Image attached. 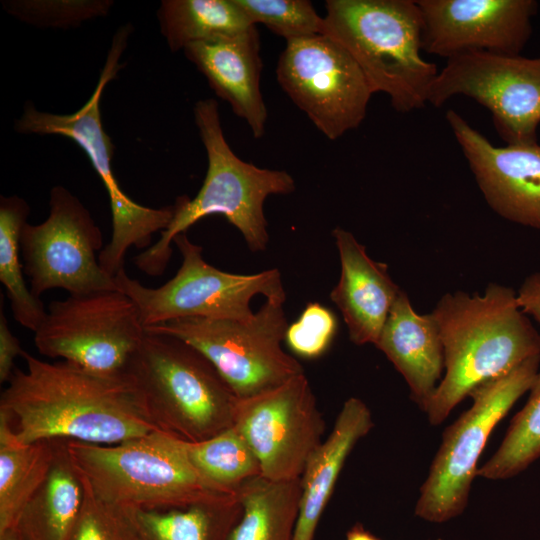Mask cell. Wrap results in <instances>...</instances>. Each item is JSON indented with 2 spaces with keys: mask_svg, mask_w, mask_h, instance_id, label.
Segmentation results:
<instances>
[{
  "mask_svg": "<svg viewBox=\"0 0 540 540\" xmlns=\"http://www.w3.org/2000/svg\"><path fill=\"white\" fill-rule=\"evenodd\" d=\"M1 393L0 415L15 441H79L113 445L159 430L128 372L97 374L66 361L50 363L28 352Z\"/></svg>",
  "mask_w": 540,
  "mask_h": 540,
  "instance_id": "6da1fadb",
  "label": "cell"
},
{
  "mask_svg": "<svg viewBox=\"0 0 540 540\" xmlns=\"http://www.w3.org/2000/svg\"><path fill=\"white\" fill-rule=\"evenodd\" d=\"M444 349V377L425 412L441 424L478 386L540 356V334L510 287L490 283L482 295L444 294L431 312Z\"/></svg>",
  "mask_w": 540,
  "mask_h": 540,
  "instance_id": "7a4b0ae2",
  "label": "cell"
},
{
  "mask_svg": "<svg viewBox=\"0 0 540 540\" xmlns=\"http://www.w3.org/2000/svg\"><path fill=\"white\" fill-rule=\"evenodd\" d=\"M194 120L207 154L206 176L194 198L177 197L178 210L170 225L160 232L155 244L135 256L136 266L150 276L165 271L173 239L209 215H223L241 232L252 252L264 251L269 242L266 198L287 195L296 188L287 171L259 168L235 155L224 137L215 99L197 101Z\"/></svg>",
  "mask_w": 540,
  "mask_h": 540,
  "instance_id": "3957f363",
  "label": "cell"
},
{
  "mask_svg": "<svg viewBox=\"0 0 540 540\" xmlns=\"http://www.w3.org/2000/svg\"><path fill=\"white\" fill-rule=\"evenodd\" d=\"M325 9V35L353 57L372 93L401 113L425 107L439 71L421 56L416 0H327Z\"/></svg>",
  "mask_w": 540,
  "mask_h": 540,
  "instance_id": "277c9868",
  "label": "cell"
},
{
  "mask_svg": "<svg viewBox=\"0 0 540 540\" xmlns=\"http://www.w3.org/2000/svg\"><path fill=\"white\" fill-rule=\"evenodd\" d=\"M65 445L81 481L99 499L116 506L168 509L227 494L195 470L185 440L162 430L113 445Z\"/></svg>",
  "mask_w": 540,
  "mask_h": 540,
  "instance_id": "5b68a950",
  "label": "cell"
},
{
  "mask_svg": "<svg viewBox=\"0 0 540 540\" xmlns=\"http://www.w3.org/2000/svg\"><path fill=\"white\" fill-rule=\"evenodd\" d=\"M126 372L159 430L198 442L233 426L238 397L210 361L184 341L146 332Z\"/></svg>",
  "mask_w": 540,
  "mask_h": 540,
  "instance_id": "8992f818",
  "label": "cell"
},
{
  "mask_svg": "<svg viewBox=\"0 0 540 540\" xmlns=\"http://www.w3.org/2000/svg\"><path fill=\"white\" fill-rule=\"evenodd\" d=\"M131 31L132 27L125 25L114 35L95 90L79 110L71 114H54L27 103L14 125L15 130L22 134L70 138L86 153L109 197L112 237L98 254V260L102 269L112 277L123 269L128 249L132 246L149 248L153 234L167 229L178 210L176 201L157 209L136 203L121 189L112 170L114 146L103 127L100 102L105 87L123 67L119 60Z\"/></svg>",
  "mask_w": 540,
  "mask_h": 540,
  "instance_id": "52a82bcc",
  "label": "cell"
},
{
  "mask_svg": "<svg viewBox=\"0 0 540 540\" xmlns=\"http://www.w3.org/2000/svg\"><path fill=\"white\" fill-rule=\"evenodd\" d=\"M284 303L266 299L246 321L187 317L152 325L145 331L175 337L194 347L242 399L304 373L299 361L282 347L289 325Z\"/></svg>",
  "mask_w": 540,
  "mask_h": 540,
  "instance_id": "ba28073f",
  "label": "cell"
},
{
  "mask_svg": "<svg viewBox=\"0 0 540 540\" xmlns=\"http://www.w3.org/2000/svg\"><path fill=\"white\" fill-rule=\"evenodd\" d=\"M182 256L176 275L157 288L146 287L121 269L114 281L118 290L136 304L143 326L170 320L201 317L246 321L253 317L250 301L262 294L266 299L286 301L278 269L256 274H235L208 264L202 247L181 233L173 239Z\"/></svg>",
  "mask_w": 540,
  "mask_h": 540,
  "instance_id": "9c48e42d",
  "label": "cell"
},
{
  "mask_svg": "<svg viewBox=\"0 0 540 540\" xmlns=\"http://www.w3.org/2000/svg\"><path fill=\"white\" fill-rule=\"evenodd\" d=\"M540 356L476 387L471 408L446 428L415 506V515L442 523L463 512L477 476V463L492 430L531 388Z\"/></svg>",
  "mask_w": 540,
  "mask_h": 540,
  "instance_id": "30bf717a",
  "label": "cell"
},
{
  "mask_svg": "<svg viewBox=\"0 0 540 540\" xmlns=\"http://www.w3.org/2000/svg\"><path fill=\"white\" fill-rule=\"evenodd\" d=\"M145 334L134 301L118 289L103 290L50 302L34 344L43 356L114 375L126 371Z\"/></svg>",
  "mask_w": 540,
  "mask_h": 540,
  "instance_id": "8fae6325",
  "label": "cell"
},
{
  "mask_svg": "<svg viewBox=\"0 0 540 540\" xmlns=\"http://www.w3.org/2000/svg\"><path fill=\"white\" fill-rule=\"evenodd\" d=\"M276 78L329 140L359 127L373 94L353 57L328 35L287 40Z\"/></svg>",
  "mask_w": 540,
  "mask_h": 540,
  "instance_id": "7c38bea8",
  "label": "cell"
},
{
  "mask_svg": "<svg viewBox=\"0 0 540 540\" xmlns=\"http://www.w3.org/2000/svg\"><path fill=\"white\" fill-rule=\"evenodd\" d=\"M49 215L40 224L24 225L20 249L31 292L61 288L69 294L117 289L114 277L100 266V228L88 209L65 187L50 190Z\"/></svg>",
  "mask_w": 540,
  "mask_h": 540,
  "instance_id": "4fadbf2b",
  "label": "cell"
},
{
  "mask_svg": "<svg viewBox=\"0 0 540 540\" xmlns=\"http://www.w3.org/2000/svg\"><path fill=\"white\" fill-rule=\"evenodd\" d=\"M456 95L486 107L507 145L537 143L540 58L482 51L451 57L438 72L427 102L440 107Z\"/></svg>",
  "mask_w": 540,
  "mask_h": 540,
  "instance_id": "5bb4252c",
  "label": "cell"
},
{
  "mask_svg": "<svg viewBox=\"0 0 540 540\" xmlns=\"http://www.w3.org/2000/svg\"><path fill=\"white\" fill-rule=\"evenodd\" d=\"M233 426L254 452L261 476L276 482L301 478L325 431L305 373L264 392L238 398Z\"/></svg>",
  "mask_w": 540,
  "mask_h": 540,
  "instance_id": "9a60e30c",
  "label": "cell"
},
{
  "mask_svg": "<svg viewBox=\"0 0 540 540\" xmlns=\"http://www.w3.org/2000/svg\"><path fill=\"white\" fill-rule=\"evenodd\" d=\"M423 50L447 59L474 51L518 56L531 34L534 0H416Z\"/></svg>",
  "mask_w": 540,
  "mask_h": 540,
  "instance_id": "2e32d148",
  "label": "cell"
},
{
  "mask_svg": "<svg viewBox=\"0 0 540 540\" xmlns=\"http://www.w3.org/2000/svg\"><path fill=\"white\" fill-rule=\"evenodd\" d=\"M446 120L492 210L540 230V145L496 147L456 111L448 110Z\"/></svg>",
  "mask_w": 540,
  "mask_h": 540,
  "instance_id": "e0dca14e",
  "label": "cell"
},
{
  "mask_svg": "<svg viewBox=\"0 0 540 540\" xmlns=\"http://www.w3.org/2000/svg\"><path fill=\"white\" fill-rule=\"evenodd\" d=\"M183 52L215 94L248 124L253 137L261 138L268 113L260 89L263 64L256 26L234 37L190 44Z\"/></svg>",
  "mask_w": 540,
  "mask_h": 540,
  "instance_id": "ac0fdd59",
  "label": "cell"
},
{
  "mask_svg": "<svg viewBox=\"0 0 540 540\" xmlns=\"http://www.w3.org/2000/svg\"><path fill=\"white\" fill-rule=\"evenodd\" d=\"M332 235L340 278L330 298L342 313L350 340L356 345H375L401 289L387 265L370 258L351 232L336 227Z\"/></svg>",
  "mask_w": 540,
  "mask_h": 540,
  "instance_id": "d6986e66",
  "label": "cell"
},
{
  "mask_svg": "<svg viewBox=\"0 0 540 540\" xmlns=\"http://www.w3.org/2000/svg\"><path fill=\"white\" fill-rule=\"evenodd\" d=\"M375 346L400 372L413 400L425 411L444 368L443 344L432 313H417L401 290Z\"/></svg>",
  "mask_w": 540,
  "mask_h": 540,
  "instance_id": "ffe728a7",
  "label": "cell"
},
{
  "mask_svg": "<svg viewBox=\"0 0 540 540\" xmlns=\"http://www.w3.org/2000/svg\"><path fill=\"white\" fill-rule=\"evenodd\" d=\"M372 427L367 405L358 398H348L331 432L312 453L300 478L301 496L293 540H313L346 459Z\"/></svg>",
  "mask_w": 540,
  "mask_h": 540,
  "instance_id": "44dd1931",
  "label": "cell"
},
{
  "mask_svg": "<svg viewBox=\"0 0 540 540\" xmlns=\"http://www.w3.org/2000/svg\"><path fill=\"white\" fill-rule=\"evenodd\" d=\"M84 499V487L61 441L49 473L23 508L15 528L22 540H67Z\"/></svg>",
  "mask_w": 540,
  "mask_h": 540,
  "instance_id": "7402d4cb",
  "label": "cell"
},
{
  "mask_svg": "<svg viewBox=\"0 0 540 540\" xmlns=\"http://www.w3.org/2000/svg\"><path fill=\"white\" fill-rule=\"evenodd\" d=\"M127 509L138 540H227L242 513L237 494L184 507Z\"/></svg>",
  "mask_w": 540,
  "mask_h": 540,
  "instance_id": "603a6c76",
  "label": "cell"
},
{
  "mask_svg": "<svg viewBox=\"0 0 540 540\" xmlns=\"http://www.w3.org/2000/svg\"><path fill=\"white\" fill-rule=\"evenodd\" d=\"M60 442L19 444L0 415V532L16 526L23 508L46 479Z\"/></svg>",
  "mask_w": 540,
  "mask_h": 540,
  "instance_id": "cb8c5ba5",
  "label": "cell"
},
{
  "mask_svg": "<svg viewBox=\"0 0 540 540\" xmlns=\"http://www.w3.org/2000/svg\"><path fill=\"white\" fill-rule=\"evenodd\" d=\"M236 494L242 513L227 540H293L300 479L276 482L258 476L243 483Z\"/></svg>",
  "mask_w": 540,
  "mask_h": 540,
  "instance_id": "d4e9b609",
  "label": "cell"
},
{
  "mask_svg": "<svg viewBox=\"0 0 540 540\" xmlns=\"http://www.w3.org/2000/svg\"><path fill=\"white\" fill-rule=\"evenodd\" d=\"M157 17L172 52L197 42L234 37L255 26L235 0H164Z\"/></svg>",
  "mask_w": 540,
  "mask_h": 540,
  "instance_id": "484cf974",
  "label": "cell"
},
{
  "mask_svg": "<svg viewBox=\"0 0 540 540\" xmlns=\"http://www.w3.org/2000/svg\"><path fill=\"white\" fill-rule=\"evenodd\" d=\"M29 205L18 196L0 198V281L10 301L14 319L35 332L43 322L47 310L28 288L24 266L20 261V236L27 223Z\"/></svg>",
  "mask_w": 540,
  "mask_h": 540,
  "instance_id": "4316f807",
  "label": "cell"
},
{
  "mask_svg": "<svg viewBox=\"0 0 540 540\" xmlns=\"http://www.w3.org/2000/svg\"><path fill=\"white\" fill-rule=\"evenodd\" d=\"M186 449L195 470L219 492L236 494L243 483L261 476L254 452L234 426L203 441H186Z\"/></svg>",
  "mask_w": 540,
  "mask_h": 540,
  "instance_id": "83f0119b",
  "label": "cell"
},
{
  "mask_svg": "<svg viewBox=\"0 0 540 540\" xmlns=\"http://www.w3.org/2000/svg\"><path fill=\"white\" fill-rule=\"evenodd\" d=\"M529 391L527 402L512 419L499 448L478 469L477 476L507 479L540 458V371Z\"/></svg>",
  "mask_w": 540,
  "mask_h": 540,
  "instance_id": "f1b7e54d",
  "label": "cell"
},
{
  "mask_svg": "<svg viewBox=\"0 0 540 540\" xmlns=\"http://www.w3.org/2000/svg\"><path fill=\"white\" fill-rule=\"evenodd\" d=\"M249 21L285 40L325 35V21L308 0H235Z\"/></svg>",
  "mask_w": 540,
  "mask_h": 540,
  "instance_id": "f546056e",
  "label": "cell"
},
{
  "mask_svg": "<svg viewBox=\"0 0 540 540\" xmlns=\"http://www.w3.org/2000/svg\"><path fill=\"white\" fill-rule=\"evenodd\" d=\"M5 11L28 24L45 28H69L106 15L113 5L108 0H10Z\"/></svg>",
  "mask_w": 540,
  "mask_h": 540,
  "instance_id": "4dcf8cb0",
  "label": "cell"
},
{
  "mask_svg": "<svg viewBox=\"0 0 540 540\" xmlns=\"http://www.w3.org/2000/svg\"><path fill=\"white\" fill-rule=\"evenodd\" d=\"M82 484L83 503L67 540H138L129 510L99 499Z\"/></svg>",
  "mask_w": 540,
  "mask_h": 540,
  "instance_id": "1f68e13d",
  "label": "cell"
},
{
  "mask_svg": "<svg viewBox=\"0 0 540 540\" xmlns=\"http://www.w3.org/2000/svg\"><path fill=\"white\" fill-rule=\"evenodd\" d=\"M337 331L333 312L319 303H308L299 319L288 325L285 341L298 356L313 359L323 355Z\"/></svg>",
  "mask_w": 540,
  "mask_h": 540,
  "instance_id": "d6a6232c",
  "label": "cell"
},
{
  "mask_svg": "<svg viewBox=\"0 0 540 540\" xmlns=\"http://www.w3.org/2000/svg\"><path fill=\"white\" fill-rule=\"evenodd\" d=\"M25 351L11 332L3 308L0 309V382H8L15 370V360Z\"/></svg>",
  "mask_w": 540,
  "mask_h": 540,
  "instance_id": "836d02e7",
  "label": "cell"
},
{
  "mask_svg": "<svg viewBox=\"0 0 540 540\" xmlns=\"http://www.w3.org/2000/svg\"><path fill=\"white\" fill-rule=\"evenodd\" d=\"M516 293L522 311L540 325V270L527 276Z\"/></svg>",
  "mask_w": 540,
  "mask_h": 540,
  "instance_id": "e575fe53",
  "label": "cell"
},
{
  "mask_svg": "<svg viewBox=\"0 0 540 540\" xmlns=\"http://www.w3.org/2000/svg\"><path fill=\"white\" fill-rule=\"evenodd\" d=\"M345 540H381L368 530H366L360 523L352 526L346 533Z\"/></svg>",
  "mask_w": 540,
  "mask_h": 540,
  "instance_id": "d590c367",
  "label": "cell"
},
{
  "mask_svg": "<svg viewBox=\"0 0 540 540\" xmlns=\"http://www.w3.org/2000/svg\"><path fill=\"white\" fill-rule=\"evenodd\" d=\"M0 540H22V538L17 529L14 527L0 532Z\"/></svg>",
  "mask_w": 540,
  "mask_h": 540,
  "instance_id": "8d00e7d4",
  "label": "cell"
},
{
  "mask_svg": "<svg viewBox=\"0 0 540 540\" xmlns=\"http://www.w3.org/2000/svg\"><path fill=\"white\" fill-rule=\"evenodd\" d=\"M435 540H442V539H440V538H437V539H435Z\"/></svg>",
  "mask_w": 540,
  "mask_h": 540,
  "instance_id": "74e56055",
  "label": "cell"
}]
</instances>
